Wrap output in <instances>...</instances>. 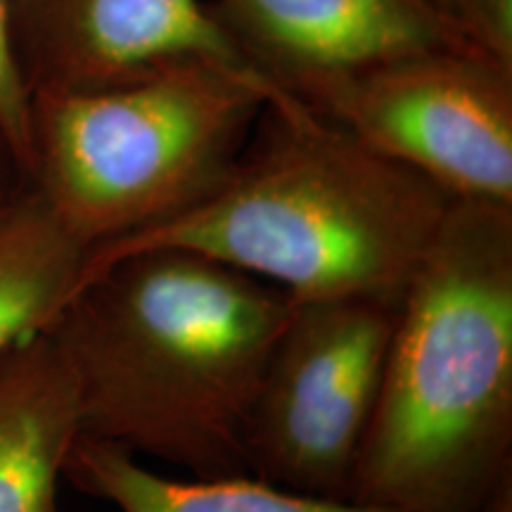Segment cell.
<instances>
[{"instance_id": "7", "label": "cell", "mask_w": 512, "mask_h": 512, "mask_svg": "<svg viewBox=\"0 0 512 512\" xmlns=\"http://www.w3.org/2000/svg\"><path fill=\"white\" fill-rule=\"evenodd\" d=\"M29 91L110 86L166 64H249L219 0H17Z\"/></svg>"}, {"instance_id": "16", "label": "cell", "mask_w": 512, "mask_h": 512, "mask_svg": "<svg viewBox=\"0 0 512 512\" xmlns=\"http://www.w3.org/2000/svg\"><path fill=\"white\" fill-rule=\"evenodd\" d=\"M434 5H439L441 10L446 12L448 17H453L458 22V15H460V0H432ZM460 24V22H458Z\"/></svg>"}, {"instance_id": "11", "label": "cell", "mask_w": 512, "mask_h": 512, "mask_svg": "<svg viewBox=\"0 0 512 512\" xmlns=\"http://www.w3.org/2000/svg\"><path fill=\"white\" fill-rule=\"evenodd\" d=\"M88 256L27 183L0 204V358L55 323Z\"/></svg>"}, {"instance_id": "15", "label": "cell", "mask_w": 512, "mask_h": 512, "mask_svg": "<svg viewBox=\"0 0 512 512\" xmlns=\"http://www.w3.org/2000/svg\"><path fill=\"white\" fill-rule=\"evenodd\" d=\"M479 512H512V472L498 479Z\"/></svg>"}, {"instance_id": "8", "label": "cell", "mask_w": 512, "mask_h": 512, "mask_svg": "<svg viewBox=\"0 0 512 512\" xmlns=\"http://www.w3.org/2000/svg\"><path fill=\"white\" fill-rule=\"evenodd\" d=\"M242 53L299 98L422 50L472 46L432 0H219Z\"/></svg>"}, {"instance_id": "1", "label": "cell", "mask_w": 512, "mask_h": 512, "mask_svg": "<svg viewBox=\"0 0 512 512\" xmlns=\"http://www.w3.org/2000/svg\"><path fill=\"white\" fill-rule=\"evenodd\" d=\"M292 304L264 280L176 247L83 275L46 330L74 377L79 437L197 479L249 475V413Z\"/></svg>"}, {"instance_id": "5", "label": "cell", "mask_w": 512, "mask_h": 512, "mask_svg": "<svg viewBox=\"0 0 512 512\" xmlns=\"http://www.w3.org/2000/svg\"><path fill=\"white\" fill-rule=\"evenodd\" d=\"M396 316V306L373 299L292 304L249 413V475L297 494L349 501Z\"/></svg>"}, {"instance_id": "3", "label": "cell", "mask_w": 512, "mask_h": 512, "mask_svg": "<svg viewBox=\"0 0 512 512\" xmlns=\"http://www.w3.org/2000/svg\"><path fill=\"white\" fill-rule=\"evenodd\" d=\"M512 472V207L453 200L396 316L349 501L479 512Z\"/></svg>"}, {"instance_id": "6", "label": "cell", "mask_w": 512, "mask_h": 512, "mask_svg": "<svg viewBox=\"0 0 512 512\" xmlns=\"http://www.w3.org/2000/svg\"><path fill=\"white\" fill-rule=\"evenodd\" d=\"M302 100L453 200L512 207V69L475 46L375 64Z\"/></svg>"}, {"instance_id": "13", "label": "cell", "mask_w": 512, "mask_h": 512, "mask_svg": "<svg viewBox=\"0 0 512 512\" xmlns=\"http://www.w3.org/2000/svg\"><path fill=\"white\" fill-rule=\"evenodd\" d=\"M458 22L472 46L512 69V0H460Z\"/></svg>"}, {"instance_id": "12", "label": "cell", "mask_w": 512, "mask_h": 512, "mask_svg": "<svg viewBox=\"0 0 512 512\" xmlns=\"http://www.w3.org/2000/svg\"><path fill=\"white\" fill-rule=\"evenodd\" d=\"M0 140L24 181L31 145V91L17 48V0H0Z\"/></svg>"}, {"instance_id": "9", "label": "cell", "mask_w": 512, "mask_h": 512, "mask_svg": "<svg viewBox=\"0 0 512 512\" xmlns=\"http://www.w3.org/2000/svg\"><path fill=\"white\" fill-rule=\"evenodd\" d=\"M79 434L74 377L48 332L0 358V512H60Z\"/></svg>"}, {"instance_id": "4", "label": "cell", "mask_w": 512, "mask_h": 512, "mask_svg": "<svg viewBox=\"0 0 512 512\" xmlns=\"http://www.w3.org/2000/svg\"><path fill=\"white\" fill-rule=\"evenodd\" d=\"M280 91L256 67L214 60L31 91L24 183L91 249L143 233L226 181Z\"/></svg>"}, {"instance_id": "14", "label": "cell", "mask_w": 512, "mask_h": 512, "mask_svg": "<svg viewBox=\"0 0 512 512\" xmlns=\"http://www.w3.org/2000/svg\"><path fill=\"white\" fill-rule=\"evenodd\" d=\"M24 181L22 176H19L15 162H12L8 147L3 145V140H0V204H5L10 200L15 192L22 188Z\"/></svg>"}, {"instance_id": "10", "label": "cell", "mask_w": 512, "mask_h": 512, "mask_svg": "<svg viewBox=\"0 0 512 512\" xmlns=\"http://www.w3.org/2000/svg\"><path fill=\"white\" fill-rule=\"evenodd\" d=\"M64 479L119 512H401L380 505L320 498L252 475L171 479L117 446L79 437L64 463Z\"/></svg>"}, {"instance_id": "2", "label": "cell", "mask_w": 512, "mask_h": 512, "mask_svg": "<svg viewBox=\"0 0 512 512\" xmlns=\"http://www.w3.org/2000/svg\"><path fill=\"white\" fill-rule=\"evenodd\" d=\"M451 204L430 178L283 88L207 200L91 249L83 275L119 256L176 247L264 280L292 302L373 299L399 309Z\"/></svg>"}]
</instances>
